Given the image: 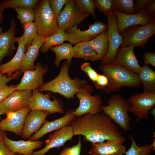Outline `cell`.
<instances>
[{
  "label": "cell",
  "mask_w": 155,
  "mask_h": 155,
  "mask_svg": "<svg viewBox=\"0 0 155 155\" xmlns=\"http://www.w3.org/2000/svg\"><path fill=\"white\" fill-rule=\"evenodd\" d=\"M39 0H6L0 2V10L3 11L6 8L14 9L22 7H28L34 9Z\"/></svg>",
  "instance_id": "obj_31"
},
{
  "label": "cell",
  "mask_w": 155,
  "mask_h": 155,
  "mask_svg": "<svg viewBox=\"0 0 155 155\" xmlns=\"http://www.w3.org/2000/svg\"><path fill=\"white\" fill-rule=\"evenodd\" d=\"M22 27L24 32L21 36L27 50L38 35V29L34 22L23 24Z\"/></svg>",
  "instance_id": "obj_32"
},
{
  "label": "cell",
  "mask_w": 155,
  "mask_h": 155,
  "mask_svg": "<svg viewBox=\"0 0 155 155\" xmlns=\"http://www.w3.org/2000/svg\"><path fill=\"white\" fill-rule=\"evenodd\" d=\"M129 137L131 140V145L130 148L125 152V155H151L150 153L154 150L151 144H146L139 146L132 135Z\"/></svg>",
  "instance_id": "obj_33"
},
{
  "label": "cell",
  "mask_w": 155,
  "mask_h": 155,
  "mask_svg": "<svg viewBox=\"0 0 155 155\" xmlns=\"http://www.w3.org/2000/svg\"><path fill=\"white\" fill-rule=\"evenodd\" d=\"M21 73L20 71L14 73L10 77H7L6 75H4L0 73V87L4 84H7L11 81L16 79L20 76Z\"/></svg>",
  "instance_id": "obj_44"
},
{
  "label": "cell",
  "mask_w": 155,
  "mask_h": 155,
  "mask_svg": "<svg viewBox=\"0 0 155 155\" xmlns=\"http://www.w3.org/2000/svg\"><path fill=\"white\" fill-rule=\"evenodd\" d=\"M69 0H49V4L57 19L65 5Z\"/></svg>",
  "instance_id": "obj_38"
},
{
  "label": "cell",
  "mask_w": 155,
  "mask_h": 155,
  "mask_svg": "<svg viewBox=\"0 0 155 155\" xmlns=\"http://www.w3.org/2000/svg\"><path fill=\"white\" fill-rule=\"evenodd\" d=\"M127 101L130 104L128 111L137 117V121L147 118L149 110L155 107V93L144 91L132 95Z\"/></svg>",
  "instance_id": "obj_8"
},
{
  "label": "cell",
  "mask_w": 155,
  "mask_h": 155,
  "mask_svg": "<svg viewBox=\"0 0 155 155\" xmlns=\"http://www.w3.org/2000/svg\"><path fill=\"white\" fill-rule=\"evenodd\" d=\"M82 70L87 74L89 79L94 83L99 74L93 69L89 63L84 62L80 66Z\"/></svg>",
  "instance_id": "obj_40"
},
{
  "label": "cell",
  "mask_w": 155,
  "mask_h": 155,
  "mask_svg": "<svg viewBox=\"0 0 155 155\" xmlns=\"http://www.w3.org/2000/svg\"><path fill=\"white\" fill-rule=\"evenodd\" d=\"M3 139L5 146L11 151L15 154L23 155H32L34 150L40 148L43 144V142L39 140H12L7 137L5 132L3 133Z\"/></svg>",
  "instance_id": "obj_21"
},
{
  "label": "cell",
  "mask_w": 155,
  "mask_h": 155,
  "mask_svg": "<svg viewBox=\"0 0 155 155\" xmlns=\"http://www.w3.org/2000/svg\"><path fill=\"white\" fill-rule=\"evenodd\" d=\"M2 28H0V34L2 33Z\"/></svg>",
  "instance_id": "obj_50"
},
{
  "label": "cell",
  "mask_w": 155,
  "mask_h": 155,
  "mask_svg": "<svg viewBox=\"0 0 155 155\" xmlns=\"http://www.w3.org/2000/svg\"><path fill=\"white\" fill-rule=\"evenodd\" d=\"M149 0H136L134 5V10L135 13L141 11L144 9V6Z\"/></svg>",
  "instance_id": "obj_47"
},
{
  "label": "cell",
  "mask_w": 155,
  "mask_h": 155,
  "mask_svg": "<svg viewBox=\"0 0 155 155\" xmlns=\"http://www.w3.org/2000/svg\"><path fill=\"white\" fill-rule=\"evenodd\" d=\"M137 74L140 83L144 85V91L155 93V71L148 65H144Z\"/></svg>",
  "instance_id": "obj_27"
},
{
  "label": "cell",
  "mask_w": 155,
  "mask_h": 155,
  "mask_svg": "<svg viewBox=\"0 0 155 155\" xmlns=\"http://www.w3.org/2000/svg\"><path fill=\"white\" fill-rule=\"evenodd\" d=\"M45 38L38 35L27 49L22 60L20 71L21 73L34 69V62L38 57L40 50L44 43Z\"/></svg>",
  "instance_id": "obj_24"
},
{
  "label": "cell",
  "mask_w": 155,
  "mask_h": 155,
  "mask_svg": "<svg viewBox=\"0 0 155 155\" xmlns=\"http://www.w3.org/2000/svg\"><path fill=\"white\" fill-rule=\"evenodd\" d=\"M15 155H23L21 154H16Z\"/></svg>",
  "instance_id": "obj_51"
},
{
  "label": "cell",
  "mask_w": 155,
  "mask_h": 155,
  "mask_svg": "<svg viewBox=\"0 0 155 155\" xmlns=\"http://www.w3.org/2000/svg\"><path fill=\"white\" fill-rule=\"evenodd\" d=\"M73 57L81 58L86 60L94 61L99 60L97 53L89 41L83 42L75 44L72 47Z\"/></svg>",
  "instance_id": "obj_26"
},
{
  "label": "cell",
  "mask_w": 155,
  "mask_h": 155,
  "mask_svg": "<svg viewBox=\"0 0 155 155\" xmlns=\"http://www.w3.org/2000/svg\"><path fill=\"white\" fill-rule=\"evenodd\" d=\"M69 66L67 61L64 63L58 75L51 81L43 84L38 90L59 93L67 98H73L84 81L71 79L68 74Z\"/></svg>",
  "instance_id": "obj_3"
},
{
  "label": "cell",
  "mask_w": 155,
  "mask_h": 155,
  "mask_svg": "<svg viewBox=\"0 0 155 155\" xmlns=\"http://www.w3.org/2000/svg\"><path fill=\"white\" fill-rule=\"evenodd\" d=\"M32 93V91L29 90H16L0 103V109L6 113L28 106Z\"/></svg>",
  "instance_id": "obj_17"
},
{
  "label": "cell",
  "mask_w": 155,
  "mask_h": 155,
  "mask_svg": "<svg viewBox=\"0 0 155 155\" xmlns=\"http://www.w3.org/2000/svg\"><path fill=\"white\" fill-rule=\"evenodd\" d=\"M30 110L28 106L16 112L6 113V117L0 121V131L21 136L25 119Z\"/></svg>",
  "instance_id": "obj_13"
},
{
  "label": "cell",
  "mask_w": 155,
  "mask_h": 155,
  "mask_svg": "<svg viewBox=\"0 0 155 155\" xmlns=\"http://www.w3.org/2000/svg\"><path fill=\"white\" fill-rule=\"evenodd\" d=\"M134 46L131 45L120 47L112 63L117 65L138 74L142 67L139 65V61L134 53Z\"/></svg>",
  "instance_id": "obj_18"
},
{
  "label": "cell",
  "mask_w": 155,
  "mask_h": 155,
  "mask_svg": "<svg viewBox=\"0 0 155 155\" xmlns=\"http://www.w3.org/2000/svg\"><path fill=\"white\" fill-rule=\"evenodd\" d=\"M16 85L4 84L0 87V103L4 101L13 91L16 90Z\"/></svg>",
  "instance_id": "obj_41"
},
{
  "label": "cell",
  "mask_w": 155,
  "mask_h": 155,
  "mask_svg": "<svg viewBox=\"0 0 155 155\" xmlns=\"http://www.w3.org/2000/svg\"><path fill=\"white\" fill-rule=\"evenodd\" d=\"M66 39L65 31L59 28L54 34L45 38L44 42L40 51L42 53H46L51 47L63 43L66 41Z\"/></svg>",
  "instance_id": "obj_30"
},
{
  "label": "cell",
  "mask_w": 155,
  "mask_h": 155,
  "mask_svg": "<svg viewBox=\"0 0 155 155\" xmlns=\"http://www.w3.org/2000/svg\"><path fill=\"white\" fill-rule=\"evenodd\" d=\"M17 18L23 24L35 20V13L33 9L28 7H22L15 9Z\"/></svg>",
  "instance_id": "obj_34"
},
{
  "label": "cell",
  "mask_w": 155,
  "mask_h": 155,
  "mask_svg": "<svg viewBox=\"0 0 155 155\" xmlns=\"http://www.w3.org/2000/svg\"><path fill=\"white\" fill-rule=\"evenodd\" d=\"M90 16L80 11L76 7L75 1L69 0L59 13L57 20L59 28L65 31L78 25Z\"/></svg>",
  "instance_id": "obj_12"
},
{
  "label": "cell",
  "mask_w": 155,
  "mask_h": 155,
  "mask_svg": "<svg viewBox=\"0 0 155 155\" xmlns=\"http://www.w3.org/2000/svg\"><path fill=\"white\" fill-rule=\"evenodd\" d=\"M38 35L44 38L52 35L59 29L57 19L49 3V0L39 1L34 9Z\"/></svg>",
  "instance_id": "obj_5"
},
{
  "label": "cell",
  "mask_w": 155,
  "mask_h": 155,
  "mask_svg": "<svg viewBox=\"0 0 155 155\" xmlns=\"http://www.w3.org/2000/svg\"><path fill=\"white\" fill-rule=\"evenodd\" d=\"M114 13L117 18L118 31L120 34L127 28L134 26H143L155 20L144 9L136 13L125 14L120 12L115 9Z\"/></svg>",
  "instance_id": "obj_15"
},
{
  "label": "cell",
  "mask_w": 155,
  "mask_h": 155,
  "mask_svg": "<svg viewBox=\"0 0 155 155\" xmlns=\"http://www.w3.org/2000/svg\"><path fill=\"white\" fill-rule=\"evenodd\" d=\"M5 114V113L0 109V116ZM2 119L0 117V120H1Z\"/></svg>",
  "instance_id": "obj_49"
},
{
  "label": "cell",
  "mask_w": 155,
  "mask_h": 155,
  "mask_svg": "<svg viewBox=\"0 0 155 155\" xmlns=\"http://www.w3.org/2000/svg\"><path fill=\"white\" fill-rule=\"evenodd\" d=\"M108 105L101 106L104 114L107 115L124 131L130 130V122L132 120L128 112L130 104L121 96L112 95L108 101Z\"/></svg>",
  "instance_id": "obj_4"
},
{
  "label": "cell",
  "mask_w": 155,
  "mask_h": 155,
  "mask_svg": "<svg viewBox=\"0 0 155 155\" xmlns=\"http://www.w3.org/2000/svg\"><path fill=\"white\" fill-rule=\"evenodd\" d=\"M17 25L12 18L9 30L0 34V63L5 57L12 55L16 49L15 43Z\"/></svg>",
  "instance_id": "obj_25"
},
{
  "label": "cell",
  "mask_w": 155,
  "mask_h": 155,
  "mask_svg": "<svg viewBox=\"0 0 155 155\" xmlns=\"http://www.w3.org/2000/svg\"><path fill=\"white\" fill-rule=\"evenodd\" d=\"M51 96L50 94L41 93L38 89L33 91L29 101L28 106L30 110L47 111L50 114L63 113L64 110L61 102L56 98H54L53 100H51Z\"/></svg>",
  "instance_id": "obj_11"
},
{
  "label": "cell",
  "mask_w": 155,
  "mask_h": 155,
  "mask_svg": "<svg viewBox=\"0 0 155 155\" xmlns=\"http://www.w3.org/2000/svg\"><path fill=\"white\" fill-rule=\"evenodd\" d=\"M72 47V45L69 43H63L50 49L55 55L54 64L56 67H58L61 61L63 59H67L69 64L70 65H71L73 57Z\"/></svg>",
  "instance_id": "obj_28"
},
{
  "label": "cell",
  "mask_w": 155,
  "mask_h": 155,
  "mask_svg": "<svg viewBox=\"0 0 155 155\" xmlns=\"http://www.w3.org/2000/svg\"><path fill=\"white\" fill-rule=\"evenodd\" d=\"M155 34V19L143 26L129 27L120 34L123 42L120 47L131 45L144 48L148 40Z\"/></svg>",
  "instance_id": "obj_7"
},
{
  "label": "cell",
  "mask_w": 155,
  "mask_h": 155,
  "mask_svg": "<svg viewBox=\"0 0 155 155\" xmlns=\"http://www.w3.org/2000/svg\"><path fill=\"white\" fill-rule=\"evenodd\" d=\"M89 42L97 53L100 60L102 61L108 49V39L107 30L102 32L95 38L89 41Z\"/></svg>",
  "instance_id": "obj_29"
},
{
  "label": "cell",
  "mask_w": 155,
  "mask_h": 155,
  "mask_svg": "<svg viewBox=\"0 0 155 155\" xmlns=\"http://www.w3.org/2000/svg\"><path fill=\"white\" fill-rule=\"evenodd\" d=\"M49 114L50 113L47 111L30 110L25 119L21 137L25 139H29L33 134L40 129Z\"/></svg>",
  "instance_id": "obj_19"
},
{
  "label": "cell",
  "mask_w": 155,
  "mask_h": 155,
  "mask_svg": "<svg viewBox=\"0 0 155 155\" xmlns=\"http://www.w3.org/2000/svg\"><path fill=\"white\" fill-rule=\"evenodd\" d=\"M15 41L18 44L15 55L9 61L0 64V73L3 74H6L7 77L11 76L14 73L20 70L24 56L27 50L21 36L16 37Z\"/></svg>",
  "instance_id": "obj_23"
},
{
  "label": "cell",
  "mask_w": 155,
  "mask_h": 155,
  "mask_svg": "<svg viewBox=\"0 0 155 155\" xmlns=\"http://www.w3.org/2000/svg\"><path fill=\"white\" fill-rule=\"evenodd\" d=\"M143 62L144 65L150 64L153 67H155V53L150 51L144 53L143 55Z\"/></svg>",
  "instance_id": "obj_43"
},
{
  "label": "cell",
  "mask_w": 155,
  "mask_h": 155,
  "mask_svg": "<svg viewBox=\"0 0 155 155\" xmlns=\"http://www.w3.org/2000/svg\"><path fill=\"white\" fill-rule=\"evenodd\" d=\"M92 144L88 152L90 155H123L126 150L123 144L113 140Z\"/></svg>",
  "instance_id": "obj_22"
},
{
  "label": "cell",
  "mask_w": 155,
  "mask_h": 155,
  "mask_svg": "<svg viewBox=\"0 0 155 155\" xmlns=\"http://www.w3.org/2000/svg\"><path fill=\"white\" fill-rule=\"evenodd\" d=\"M115 8L120 12L125 14L135 13L134 0H113Z\"/></svg>",
  "instance_id": "obj_37"
},
{
  "label": "cell",
  "mask_w": 155,
  "mask_h": 155,
  "mask_svg": "<svg viewBox=\"0 0 155 155\" xmlns=\"http://www.w3.org/2000/svg\"><path fill=\"white\" fill-rule=\"evenodd\" d=\"M75 5L80 11L85 13L91 15L94 18L96 17L95 12L94 0H76Z\"/></svg>",
  "instance_id": "obj_35"
},
{
  "label": "cell",
  "mask_w": 155,
  "mask_h": 155,
  "mask_svg": "<svg viewBox=\"0 0 155 155\" xmlns=\"http://www.w3.org/2000/svg\"><path fill=\"white\" fill-rule=\"evenodd\" d=\"M74 135L71 126L69 125L63 127L50 134L46 141L44 147L39 150L34 151L32 155H44L52 148L59 149L63 146L67 141L72 140Z\"/></svg>",
  "instance_id": "obj_16"
},
{
  "label": "cell",
  "mask_w": 155,
  "mask_h": 155,
  "mask_svg": "<svg viewBox=\"0 0 155 155\" xmlns=\"http://www.w3.org/2000/svg\"><path fill=\"white\" fill-rule=\"evenodd\" d=\"M99 69L108 78L109 82L104 90L107 93L118 92L123 87L141 86L137 74L122 67L112 63L100 65Z\"/></svg>",
  "instance_id": "obj_2"
},
{
  "label": "cell",
  "mask_w": 155,
  "mask_h": 155,
  "mask_svg": "<svg viewBox=\"0 0 155 155\" xmlns=\"http://www.w3.org/2000/svg\"><path fill=\"white\" fill-rule=\"evenodd\" d=\"M107 18L108 47L106 55L101 61L103 64L113 62L117 51L123 42V38L118 31L117 18L115 13Z\"/></svg>",
  "instance_id": "obj_10"
},
{
  "label": "cell",
  "mask_w": 155,
  "mask_h": 155,
  "mask_svg": "<svg viewBox=\"0 0 155 155\" xmlns=\"http://www.w3.org/2000/svg\"><path fill=\"white\" fill-rule=\"evenodd\" d=\"M3 131H0V155H15L4 143L3 139Z\"/></svg>",
  "instance_id": "obj_46"
},
{
  "label": "cell",
  "mask_w": 155,
  "mask_h": 155,
  "mask_svg": "<svg viewBox=\"0 0 155 155\" xmlns=\"http://www.w3.org/2000/svg\"><path fill=\"white\" fill-rule=\"evenodd\" d=\"M78 143L75 145L70 147H67L58 155H80L82 148L80 136H79Z\"/></svg>",
  "instance_id": "obj_39"
},
{
  "label": "cell",
  "mask_w": 155,
  "mask_h": 155,
  "mask_svg": "<svg viewBox=\"0 0 155 155\" xmlns=\"http://www.w3.org/2000/svg\"><path fill=\"white\" fill-rule=\"evenodd\" d=\"M95 8L108 17L114 13L115 9L113 0H94Z\"/></svg>",
  "instance_id": "obj_36"
},
{
  "label": "cell",
  "mask_w": 155,
  "mask_h": 155,
  "mask_svg": "<svg viewBox=\"0 0 155 155\" xmlns=\"http://www.w3.org/2000/svg\"><path fill=\"white\" fill-rule=\"evenodd\" d=\"M107 29V25L100 21L96 22L87 30L84 31L78 29V26H74L65 31L66 41L72 45L81 42L89 41Z\"/></svg>",
  "instance_id": "obj_9"
},
{
  "label": "cell",
  "mask_w": 155,
  "mask_h": 155,
  "mask_svg": "<svg viewBox=\"0 0 155 155\" xmlns=\"http://www.w3.org/2000/svg\"><path fill=\"white\" fill-rule=\"evenodd\" d=\"M144 9L153 19H155V0H149L145 5Z\"/></svg>",
  "instance_id": "obj_45"
},
{
  "label": "cell",
  "mask_w": 155,
  "mask_h": 155,
  "mask_svg": "<svg viewBox=\"0 0 155 155\" xmlns=\"http://www.w3.org/2000/svg\"><path fill=\"white\" fill-rule=\"evenodd\" d=\"M74 111L67 112L63 117L52 121L45 120L40 129L29 139L32 141L38 140L46 134L53 131H56L66 126L75 118Z\"/></svg>",
  "instance_id": "obj_20"
},
{
  "label": "cell",
  "mask_w": 155,
  "mask_h": 155,
  "mask_svg": "<svg viewBox=\"0 0 155 155\" xmlns=\"http://www.w3.org/2000/svg\"><path fill=\"white\" fill-rule=\"evenodd\" d=\"M109 82L107 77L104 74H99L97 79L94 83L96 89H105L107 86Z\"/></svg>",
  "instance_id": "obj_42"
},
{
  "label": "cell",
  "mask_w": 155,
  "mask_h": 155,
  "mask_svg": "<svg viewBox=\"0 0 155 155\" xmlns=\"http://www.w3.org/2000/svg\"><path fill=\"white\" fill-rule=\"evenodd\" d=\"M93 90L92 86L84 81L76 94L79 104L74 111L75 117H79L87 114L94 115L102 112V99L98 95H91Z\"/></svg>",
  "instance_id": "obj_6"
},
{
  "label": "cell",
  "mask_w": 155,
  "mask_h": 155,
  "mask_svg": "<svg viewBox=\"0 0 155 155\" xmlns=\"http://www.w3.org/2000/svg\"><path fill=\"white\" fill-rule=\"evenodd\" d=\"M3 11L0 10V24L2 22L3 20Z\"/></svg>",
  "instance_id": "obj_48"
},
{
  "label": "cell",
  "mask_w": 155,
  "mask_h": 155,
  "mask_svg": "<svg viewBox=\"0 0 155 155\" xmlns=\"http://www.w3.org/2000/svg\"><path fill=\"white\" fill-rule=\"evenodd\" d=\"M69 125L74 135H83L84 142L95 143L113 140L123 144L126 141L116 124L104 113L87 114L75 118Z\"/></svg>",
  "instance_id": "obj_1"
},
{
  "label": "cell",
  "mask_w": 155,
  "mask_h": 155,
  "mask_svg": "<svg viewBox=\"0 0 155 155\" xmlns=\"http://www.w3.org/2000/svg\"><path fill=\"white\" fill-rule=\"evenodd\" d=\"M48 71L47 66L44 67L41 63H37L34 70L27 71L24 73L20 82L16 85V90L33 91L38 89L43 84V76Z\"/></svg>",
  "instance_id": "obj_14"
}]
</instances>
